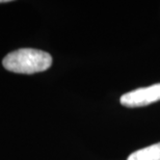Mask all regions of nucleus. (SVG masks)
Here are the masks:
<instances>
[{
	"instance_id": "obj_1",
	"label": "nucleus",
	"mask_w": 160,
	"mask_h": 160,
	"mask_svg": "<svg viewBox=\"0 0 160 160\" xmlns=\"http://www.w3.org/2000/svg\"><path fill=\"white\" fill-rule=\"evenodd\" d=\"M2 63L9 72L34 74L49 69L52 65V57L45 51L23 48L8 53L3 58Z\"/></svg>"
},
{
	"instance_id": "obj_2",
	"label": "nucleus",
	"mask_w": 160,
	"mask_h": 160,
	"mask_svg": "<svg viewBox=\"0 0 160 160\" xmlns=\"http://www.w3.org/2000/svg\"><path fill=\"white\" fill-rule=\"evenodd\" d=\"M120 101L126 107H142L160 101V83L124 94Z\"/></svg>"
},
{
	"instance_id": "obj_3",
	"label": "nucleus",
	"mask_w": 160,
	"mask_h": 160,
	"mask_svg": "<svg viewBox=\"0 0 160 160\" xmlns=\"http://www.w3.org/2000/svg\"><path fill=\"white\" fill-rule=\"evenodd\" d=\"M127 160H160V142L135 151Z\"/></svg>"
},
{
	"instance_id": "obj_4",
	"label": "nucleus",
	"mask_w": 160,
	"mask_h": 160,
	"mask_svg": "<svg viewBox=\"0 0 160 160\" xmlns=\"http://www.w3.org/2000/svg\"><path fill=\"white\" fill-rule=\"evenodd\" d=\"M5 2H9V0H0V3H5Z\"/></svg>"
}]
</instances>
